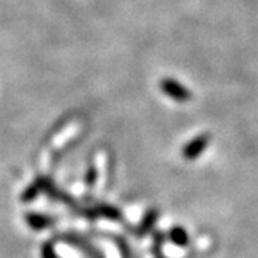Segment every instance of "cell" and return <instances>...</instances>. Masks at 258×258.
<instances>
[{
    "label": "cell",
    "instance_id": "obj_4",
    "mask_svg": "<svg viewBox=\"0 0 258 258\" xmlns=\"http://www.w3.org/2000/svg\"><path fill=\"white\" fill-rule=\"evenodd\" d=\"M168 237H169V240L172 241L175 245L181 247V248H184V247H186L189 244V235H188V232H186L184 227H179V225L172 227L169 230Z\"/></svg>",
    "mask_w": 258,
    "mask_h": 258
},
{
    "label": "cell",
    "instance_id": "obj_8",
    "mask_svg": "<svg viewBox=\"0 0 258 258\" xmlns=\"http://www.w3.org/2000/svg\"><path fill=\"white\" fill-rule=\"evenodd\" d=\"M42 257L43 258H57L55 252V248L50 242H46L42 248Z\"/></svg>",
    "mask_w": 258,
    "mask_h": 258
},
{
    "label": "cell",
    "instance_id": "obj_2",
    "mask_svg": "<svg viewBox=\"0 0 258 258\" xmlns=\"http://www.w3.org/2000/svg\"><path fill=\"white\" fill-rule=\"evenodd\" d=\"M161 88H162L164 93H166L174 101L185 102L188 101L189 96H191V93L188 92L182 85L176 83L175 81H171V79H166V81L161 83Z\"/></svg>",
    "mask_w": 258,
    "mask_h": 258
},
{
    "label": "cell",
    "instance_id": "obj_5",
    "mask_svg": "<svg viewBox=\"0 0 258 258\" xmlns=\"http://www.w3.org/2000/svg\"><path fill=\"white\" fill-rule=\"evenodd\" d=\"M158 211L157 210H149V211L145 214V217H144V220L141 222V225H139L138 228V235L139 237H142V235H145L147 232L154 228V225H155V222L158 220Z\"/></svg>",
    "mask_w": 258,
    "mask_h": 258
},
{
    "label": "cell",
    "instance_id": "obj_10",
    "mask_svg": "<svg viewBox=\"0 0 258 258\" xmlns=\"http://www.w3.org/2000/svg\"><path fill=\"white\" fill-rule=\"evenodd\" d=\"M116 242H118V245H119V249L120 252H122V255H123V258H131V251H129L126 242L123 240H116Z\"/></svg>",
    "mask_w": 258,
    "mask_h": 258
},
{
    "label": "cell",
    "instance_id": "obj_6",
    "mask_svg": "<svg viewBox=\"0 0 258 258\" xmlns=\"http://www.w3.org/2000/svg\"><path fill=\"white\" fill-rule=\"evenodd\" d=\"M96 211H98V214H101V215L106 217V218H111V220H120V217H122L120 212L116 208L108 207V205H99L96 208Z\"/></svg>",
    "mask_w": 258,
    "mask_h": 258
},
{
    "label": "cell",
    "instance_id": "obj_1",
    "mask_svg": "<svg viewBox=\"0 0 258 258\" xmlns=\"http://www.w3.org/2000/svg\"><path fill=\"white\" fill-rule=\"evenodd\" d=\"M208 144H210V135L203 134V135L195 137L192 141H189L184 147V149H182V157L186 161H194V159L200 158L201 154L207 149Z\"/></svg>",
    "mask_w": 258,
    "mask_h": 258
},
{
    "label": "cell",
    "instance_id": "obj_7",
    "mask_svg": "<svg viewBox=\"0 0 258 258\" xmlns=\"http://www.w3.org/2000/svg\"><path fill=\"white\" fill-rule=\"evenodd\" d=\"M40 191H42L40 184H39V181H36L35 184L30 185L28 189L22 194V200H23V203H29V201H32V200H33V198H35Z\"/></svg>",
    "mask_w": 258,
    "mask_h": 258
},
{
    "label": "cell",
    "instance_id": "obj_9",
    "mask_svg": "<svg viewBox=\"0 0 258 258\" xmlns=\"http://www.w3.org/2000/svg\"><path fill=\"white\" fill-rule=\"evenodd\" d=\"M96 178H98V172H96V169L93 166H91L89 171H88V174H86V184L93 185L95 181H96Z\"/></svg>",
    "mask_w": 258,
    "mask_h": 258
},
{
    "label": "cell",
    "instance_id": "obj_3",
    "mask_svg": "<svg viewBox=\"0 0 258 258\" xmlns=\"http://www.w3.org/2000/svg\"><path fill=\"white\" fill-rule=\"evenodd\" d=\"M26 222L33 230H43V228H47L53 224V218L43 215V214H28Z\"/></svg>",
    "mask_w": 258,
    "mask_h": 258
}]
</instances>
